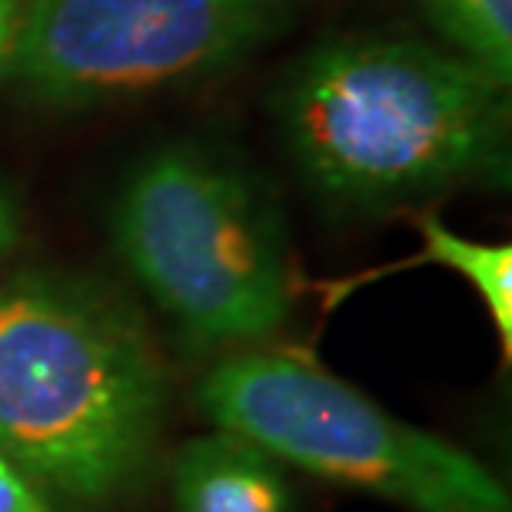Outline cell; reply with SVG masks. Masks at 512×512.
<instances>
[{
	"mask_svg": "<svg viewBox=\"0 0 512 512\" xmlns=\"http://www.w3.org/2000/svg\"><path fill=\"white\" fill-rule=\"evenodd\" d=\"M167 370L117 293L77 276L0 283V453L44 493L107 509L157 449Z\"/></svg>",
	"mask_w": 512,
	"mask_h": 512,
	"instance_id": "6da1fadb",
	"label": "cell"
},
{
	"mask_svg": "<svg viewBox=\"0 0 512 512\" xmlns=\"http://www.w3.org/2000/svg\"><path fill=\"white\" fill-rule=\"evenodd\" d=\"M280 117L306 180L353 207H393L506 167L499 84L419 40L316 47L286 80Z\"/></svg>",
	"mask_w": 512,
	"mask_h": 512,
	"instance_id": "7a4b0ae2",
	"label": "cell"
},
{
	"mask_svg": "<svg viewBox=\"0 0 512 512\" xmlns=\"http://www.w3.org/2000/svg\"><path fill=\"white\" fill-rule=\"evenodd\" d=\"M117 253L200 346H250L290 316L286 233L263 190L217 153L170 143L130 170L110 213Z\"/></svg>",
	"mask_w": 512,
	"mask_h": 512,
	"instance_id": "3957f363",
	"label": "cell"
},
{
	"mask_svg": "<svg viewBox=\"0 0 512 512\" xmlns=\"http://www.w3.org/2000/svg\"><path fill=\"white\" fill-rule=\"evenodd\" d=\"M197 406L217 429L330 483L413 512H512L489 469L453 443L290 353H233L203 376Z\"/></svg>",
	"mask_w": 512,
	"mask_h": 512,
	"instance_id": "277c9868",
	"label": "cell"
},
{
	"mask_svg": "<svg viewBox=\"0 0 512 512\" xmlns=\"http://www.w3.org/2000/svg\"><path fill=\"white\" fill-rule=\"evenodd\" d=\"M296 0H27L4 70L54 107L143 94L233 67Z\"/></svg>",
	"mask_w": 512,
	"mask_h": 512,
	"instance_id": "5b68a950",
	"label": "cell"
},
{
	"mask_svg": "<svg viewBox=\"0 0 512 512\" xmlns=\"http://www.w3.org/2000/svg\"><path fill=\"white\" fill-rule=\"evenodd\" d=\"M173 512H293V496L266 449L217 429L177 453Z\"/></svg>",
	"mask_w": 512,
	"mask_h": 512,
	"instance_id": "8992f818",
	"label": "cell"
},
{
	"mask_svg": "<svg viewBox=\"0 0 512 512\" xmlns=\"http://www.w3.org/2000/svg\"><path fill=\"white\" fill-rule=\"evenodd\" d=\"M426 250L409 263H439L459 273L479 293V300L493 316L499 336H503L506 356L512 353V247L509 243H479L459 237L433 217L419 220Z\"/></svg>",
	"mask_w": 512,
	"mask_h": 512,
	"instance_id": "52a82bcc",
	"label": "cell"
},
{
	"mask_svg": "<svg viewBox=\"0 0 512 512\" xmlns=\"http://www.w3.org/2000/svg\"><path fill=\"white\" fill-rule=\"evenodd\" d=\"M426 20L476 70L506 87L512 77V0H419Z\"/></svg>",
	"mask_w": 512,
	"mask_h": 512,
	"instance_id": "ba28073f",
	"label": "cell"
},
{
	"mask_svg": "<svg viewBox=\"0 0 512 512\" xmlns=\"http://www.w3.org/2000/svg\"><path fill=\"white\" fill-rule=\"evenodd\" d=\"M0 512H57L44 489L4 453H0Z\"/></svg>",
	"mask_w": 512,
	"mask_h": 512,
	"instance_id": "9c48e42d",
	"label": "cell"
},
{
	"mask_svg": "<svg viewBox=\"0 0 512 512\" xmlns=\"http://www.w3.org/2000/svg\"><path fill=\"white\" fill-rule=\"evenodd\" d=\"M20 10H24V0H0V64L7 60L10 44H14Z\"/></svg>",
	"mask_w": 512,
	"mask_h": 512,
	"instance_id": "30bf717a",
	"label": "cell"
},
{
	"mask_svg": "<svg viewBox=\"0 0 512 512\" xmlns=\"http://www.w3.org/2000/svg\"><path fill=\"white\" fill-rule=\"evenodd\" d=\"M14 243H17V207L7 197V190L0 187V260L14 250Z\"/></svg>",
	"mask_w": 512,
	"mask_h": 512,
	"instance_id": "8fae6325",
	"label": "cell"
}]
</instances>
